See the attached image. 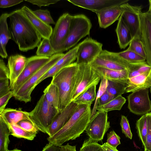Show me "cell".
<instances>
[{
  "label": "cell",
  "mask_w": 151,
  "mask_h": 151,
  "mask_svg": "<svg viewBox=\"0 0 151 151\" xmlns=\"http://www.w3.org/2000/svg\"><path fill=\"white\" fill-rule=\"evenodd\" d=\"M17 124L25 130L31 133L37 134L39 131L35 124L28 120H21Z\"/></svg>",
  "instance_id": "obj_42"
},
{
  "label": "cell",
  "mask_w": 151,
  "mask_h": 151,
  "mask_svg": "<svg viewBox=\"0 0 151 151\" xmlns=\"http://www.w3.org/2000/svg\"><path fill=\"white\" fill-rule=\"evenodd\" d=\"M50 57L33 56L27 58L24 70L11 90L14 94L22 85L42 68L50 60Z\"/></svg>",
  "instance_id": "obj_12"
},
{
  "label": "cell",
  "mask_w": 151,
  "mask_h": 151,
  "mask_svg": "<svg viewBox=\"0 0 151 151\" xmlns=\"http://www.w3.org/2000/svg\"><path fill=\"white\" fill-rule=\"evenodd\" d=\"M91 27L90 20L85 15L73 16L69 33L62 47L61 53L69 50L81 39L89 35Z\"/></svg>",
  "instance_id": "obj_5"
},
{
  "label": "cell",
  "mask_w": 151,
  "mask_h": 151,
  "mask_svg": "<svg viewBox=\"0 0 151 151\" xmlns=\"http://www.w3.org/2000/svg\"><path fill=\"white\" fill-rule=\"evenodd\" d=\"M79 65L72 101L91 87L97 86L101 78L93 69L91 64Z\"/></svg>",
  "instance_id": "obj_7"
},
{
  "label": "cell",
  "mask_w": 151,
  "mask_h": 151,
  "mask_svg": "<svg viewBox=\"0 0 151 151\" xmlns=\"http://www.w3.org/2000/svg\"><path fill=\"white\" fill-rule=\"evenodd\" d=\"M115 53L125 64L129 66L128 70L135 64L146 61L145 58L128 48L126 50L115 52Z\"/></svg>",
  "instance_id": "obj_26"
},
{
  "label": "cell",
  "mask_w": 151,
  "mask_h": 151,
  "mask_svg": "<svg viewBox=\"0 0 151 151\" xmlns=\"http://www.w3.org/2000/svg\"><path fill=\"white\" fill-rule=\"evenodd\" d=\"M41 151H61V147L49 143L43 148Z\"/></svg>",
  "instance_id": "obj_50"
},
{
  "label": "cell",
  "mask_w": 151,
  "mask_h": 151,
  "mask_svg": "<svg viewBox=\"0 0 151 151\" xmlns=\"http://www.w3.org/2000/svg\"><path fill=\"white\" fill-rule=\"evenodd\" d=\"M23 0H0V7L6 8L12 6L22 2Z\"/></svg>",
  "instance_id": "obj_49"
},
{
  "label": "cell",
  "mask_w": 151,
  "mask_h": 151,
  "mask_svg": "<svg viewBox=\"0 0 151 151\" xmlns=\"http://www.w3.org/2000/svg\"><path fill=\"white\" fill-rule=\"evenodd\" d=\"M128 48L146 59V53L139 37L136 36L132 39Z\"/></svg>",
  "instance_id": "obj_35"
},
{
  "label": "cell",
  "mask_w": 151,
  "mask_h": 151,
  "mask_svg": "<svg viewBox=\"0 0 151 151\" xmlns=\"http://www.w3.org/2000/svg\"><path fill=\"white\" fill-rule=\"evenodd\" d=\"M120 137L113 130L107 134L106 143L110 146L116 148L121 144Z\"/></svg>",
  "instance_id": "obj_41"
},
{
  "label": "cell",
  "mask_w": 151,
  "mask_h": 151,
  "mask_svg": "<svg viewBox=\"0 0 151 151\" xmlns=\"http://www.w3.org/2000/svg\"><path fill=\"white\" fill-rule=\"evenodd\" d=\"M10 135L8 127L0 117V151H8L10 142L9 136Z\"/></svg>",
  "instance_id": "obj_31"
},
{
  "label": "cell",
  "mask_w": 151,
  "mask_h": 151,
  "mask_svg": "<svg viewBox=\"0 0 151 151\" xmlns=\"http://www.w3.org/2000/svg\"><path fill=\"white\" fill-rule=\"evenodd\" d=\"M9 78V71L4 60H0V79H8Z\"/></svg>",
  "instance_id": "obj_46"
},
{
  "label": "cell",
  "mask_w": 151,
  "mask_h": 151,
  "mask_svg": "<svg viewBox=\"0 0 151 151\" xmlns=\"http://www.w3.org/2000/svg\"><path fill=\"white\" fill-rule=\"evenodd\" d=\"M6 124L8 127L10 135L14 137L32 140L36 136V134L26 131L17 124Z\"/></svg>",
  "instance_id": "obj_30"
},
{
  "label": "cell",
  "mask_w": 151,
  "mask_h": 151,
  "mask_svg": "<svg viewBox=\"0 0 151 151\" xmlns=\"http://www.w3.org/2000/svg\"><path fill=\"white\" fill-rule=\"evenodd\" d=\"M101 147L104 151H119L116 148L110 146L106 142L101 145Z\"/></svg>",
  "instance_id": "obj_52"
},
{
  "label": "cell",
  "mask_w": 151,
  "mask_h": 151,
  "mask_svg": "<svg viewBox=\"0 0 151 151\" xmlns=\"http://www.w3.org/2000/svg\"><path fill=\"white\" fill-rule=\"evenodd\" d=\"M115 30L120 48L124 49L129 45L132 38L130 30L121 14Z\"/></svg>",
  "instance_id": "obj_25"
},
{
  "label": "cell",
  "mask_w": 151,
  "mask_h": 151,
  "mask_svg": "<svg viewBox=\"0 0 151 151\" xmlns=\"http://www.w3.org/2000/svg\"><path fill=\"white\" fill-rule=\"evenodd\" d=\"M96 85H94L91 87L76 98L73 101L77 105H91L96 98Z\"/></svg>",
  "instance_id": "obj_28"
},
{
  "label": "cell",
  "mask_w": 151,
  "mask_h": 151,
  "mask_svg": "<svg viewBox=\"0 0 151 151\" xmlns=\"http://www.w3.org/2000/svg\"><path fill=\"white\" fill-rule=\"evenodd\" d=\"M29 113L31 119L39 131L47 134L49 127L59 113L49 103L43 94L34 108Z\"/></svg>",
  "instance_id": "obj_4"
},
{
  "label": "cell",
  "mask_w": 151,
  "mask_h": 151,
  "mask_svg": "<svg viewBox=\"0 0 151 151\" xmlns=\"http://www.w3.org/2000/svg\"><path fill=\"white\" fill-rule=\"evenodd\" d=\"M25 1L29 2L32 4L41 7L42 6H47L51 4H55L60 0H25Z\"/></svg>",
  "instance_id": "obj_47"
},
{
  "label": "cell",
  "mask_w": 151,
  "mask_h": 151,
  "mask_svg": "<svg viewBox=\"0 0 151 151\" xmlns=\"http://www.w3.org/2000/svg\"><path fill=\"white\" fill-rule=\"evenodd\" d=\"M101 147V145L89 138L83 142L79 151H97Z\"/></svg>",
  "instance_id": "obj_39"
},
{
  "label": "cell",
  "mask_w": 151,
  "mask_h": 151,
  "mask_svg": "<svg viewBox=\"0 0 151 151\" xmlns=\"http://www.w3.org/2000/svg\"><path fill=\"white\" fill-rule=\"evenodd\" d=\"M123 17L131 32L132 39L140 37V16L142 12L141 6H132L128 2L120 6Z\"/></svg>",
  "instance_id": "obj_13"
},
{
  "label": "cell",
  "mask_w": 151,
  "mask_h": 151,
  "mask_svg": "<svg viewBox=\"0 0 151 151\" xmlns=\"http://www.w3.org/2000/svg\"><path fill=\"white\" fill-rule=\"evenodd\" d=\"M91 104L77 105L70 118L59 131L47 139L49 143L61 147L65 142L75 139L85 130L91 115Z\"/></svg>",
  "instance_id": "obj_2"
},
{
  "label": "cell",
  "mask_w": 151,
  "mask_h": 151,
  "mask_svg": "<svg viewBox=\"0 0 151 151\" xmlns=\"http://www.w3.org/2000/svg\"><path fill=\"white\" fill-rule=\"evenodd\" d=\"M63 53H56L50 57L49 60L27 80L14 94L13 97L18 101L25 103L31 100V93L40 79L64 55Z\"/></svg>",
  "instance_id": "obj_6"
},
{
  "label": "cell",
  "mask_w": 151,
  "mask_h": 151,
  "mask_svg": "<svg viewBox=\"0 0 151 151\" xmlns=\"http://www.w3.org/2000/svg\"><path fill=\"white\" fill-rule=\"evenodd\" d=\"M151 87V69L140 75L129 78L125 93L133 92Z\"/></svg>",
  "instance_id": "obj_20"
},
{
  "label": "cell",
  "mask_w": 151,
  "mask_h": 151,
  "mask_svg": "<svg viewBox=\"0 0 151 151\" xmlns=\"http://www.w3.org/2000/svg\"><path fill=\"white\" fill-rule=\"evenodd\" d=\"M72 4L96 13L127 3L129 0H68Z\"/></svg>",
  "instance_id": "obj_16"
},
{
  "label": "cell",
  "mask_w": 151,
  "mask_h": 151,
  "mask_svg": "<svg viewBox=\"0 0 151 151\" xmlns=\"http://www.w3.org/2000/svg\"><path fill=\"white\" fill-rule=\"evenodd\" d=\"M95 13L97 16L99 27L106 28L118 20L122 12L120 6H116Z\"/></svg>",
  "instance_id": "obj_22"
},
{
  "label": "cell",
  "mask_w": 151,
  "mask_h": 151,
  "mask_svg": "<svg viewBox=\"0 0 151 151\" xmlns=\"http://www.w3.org/2000/svg\"><path fill=\"white\" fill-rule=\"evenodd\" d=\"M0 117L7 124H17L23 120H28L33 123L30 117L29 112L22 111L21 108L6 109L0 114Z\"/></svg>",
  "instance_id": "obj_23"
},
{
  "label": "cell",
  "mask_w": 151,
  "mask_h": 151,
  "mask_svg": "<svg viewBox=\"0 0 151 151\" xmlns=\"http://www.w3.org/2000/svg\"><path fill=\"white\" fill-rule=\"evenodd\" d=\"M97 151H104L102 150L101 147V148H100L99 150H98Z\"/></svg>",
  "instance_id": "obj_55"
},
{
  "label": "cell",
  "mask_w": 151,
  "mask_h": 151,
  "mask_svg": "<svg viewBox=\"0 0 151 151\" xmlns=\"http://www.w3.org/2000/svg\"><path fill=\"white\" fill-rule=\"evenodd\" d=\"M138 135L145 147L148 126L147 115H143L138 119L136 124Z\"/></svg>",
  "instance_id": "obj_32"
},
{
  "label": "cell",
  "mask_w": 151,
  "mask_h": 151,
  "mask_svg": "<svg viewBox=\"0 0 151 151\" xmlns=\"http://www.w3.org/2000/svg\"><path fill=\"white\" fill-rule=\"evenodd\" d=\"M91 66L116 70H128L129 66L115 52L102 50L99 55L91 64Z\"/></svg>",
  "instance_id": "obj_14"
},
{
  "label": "cell",
  "mask_w": 151,
  "mask_h": 151,
  "mask_svg": "<svg viewBox=\"0 0 151 151\" xmlns=\"http://www.w3.org/2000/svg\"><path fill=\"white\" fill-rule=\"evenodd\" d=\"M151 69L150 67L146 61L134 65L128 70V78H131L140 75Z\"/></svg>",
  "instance_id": "obj_36"
},
{
  "label": "cell",
  "mask_w": 151,
  "mask_h": 151,
  "mask_svg": "<svg viewBox=\"0 0 151 151\" xmlns=\"http://www.w3.org/2000/svg\"><path fill=\"white\" fill-rule=\"evenodd\" d=\"M120 125L122 132L127 137L132 139V134L131 131L129 121L127 117L123 115L121 116Z\"/></svg>",
  "instance_id": "obj_40"
},
{
  "label": "cell",
  "mask_w": 151,
  "mask_h": 151,
  "mask_svg": "<svg viewBox=\"0 0 151 151\" xmlns=\"http://www.w3.org/2000/svg\"><path fill=\"white\" fill-rule=\"evenodd\" d=\"M8 151H22L20 150H19L17 149H14L9 150Z\"/></svg>",
  "instance_id": "obj_54"
},
{
  "label": "cell",
  "mask_w": 151,
  "mask_h": 151,
  "mask_svg": "<svg viewBox=\"0 0 151 151\" xmlns=\"http://www.w3.org/2000/svg\"><path fill=\"white\" fill-rule=\"evenodd\" d=\"M91 66L94 70L99 76L101 79L104 78L108 81L122 83L126 84L129 82L127 70H116Z\"/></svg>",
  "instance_id": "obj_21"
},
{
  "label": "cell",
  "mask_w": 151,
  "mask_h": 151,
  "mask_svg": "<svg viewBox=\"0 0 151 151\" xmlns=\"http://www.w3.org/2000/svg\"><path fill=\"white\" fill-rule=\"evenodd\" d=\"M73 16L68 13L63 14L55 24L49 40L55 53H61L62 47L69 33Z\"/></svg>",
  "instance_id": "obj_8"
},
{
  "label": "cell",
  "mask_w": 151,
  "mask_h": 151,
  "mask_svg": "<svg viewBox=\"0 0 151 151\" xmlns=\"http://www.w3.org/2000/svg\"><path fill=\"white\" fill-rule=\"evenodd\" d=\"M128 107L132 113L138 115H143L151 111V101L148 88L132 92L127 97Z\"/></svg>",
  "instance_id": "obj_11"
},
{
  "label": "cell",
  "mask_w": 151,
  "mask_h": 151,
  "mask_svg": "<svg viewBox=\"0 0 151 151\" xmlns=\"http://www.w3.org/2000/svg\"><path fill=\"white\" fill-rule=\"evenodd\" d=\"M78 46L76 62L78 65L91 64L103 50L102 44L90 37H87Z\"/></svg>",
  "instance_id": "obj_10"
},
{
  "label": "cell",
  "mask_w": 151,
  "mask_h": 151,
  "mask_svg": "<svg viewBox=\"0 0 151 151\" xmlns=\"http://www.w3.org/2000/svg\"><path fill=\"white\" fill-rule=\"evenodd\" d=\"M9 14H2L0 17V55L3 58L8 56L6 46L9 40L12 39V35L7 23Z\"/></svg>",
  "instance_id": "obj_24"
},
{
  "label": "cell",
  "mask_w": 151,
  "mask_h": 151,
  "mask_svg": "<svg viewBox=\"0 0 151 151\" xmlns=\"http://www.w3.org/2000/svg\"><path fill=\"white\" fill-rule=\"evenodd\" d=\"M126 101L122 95L119 96L107 104L102 106H97L96 110L108 112L113 110H120Z\"/></svg>",
  "instance_id": "obj_29"
},
{
  "label": "cell",
  "mask_w": 151,
  "mask_h": 151,
  "mask_svg": "<svg viewBox=\"0 0 151 151\" xmlns=\"http://www.w3.org/2000/svg\"><path fill=\"white\" fill-rule=\"evenodd\" d=\"M108 119L107 112L100 111H96L90 120L85 130L90 139L97 142L102 141L110 127Z\"/></svg>",
  "instance_id": "obj_9"
},
{
  "label": "cell",
  "mask_w": 151,
  "mask_h": 151,
  "mask_svg": "<svg viewBox=\"0 0 151 151\" xmlns=\"http://www.w3.org/2000/svg\"><path fill=\"white\" fill-rule=\"evenodd\" d=\"M21 9L23 14L42 38L49 39L53 30L52 27L41 20L33 11L27 6H24Z\"/></svg>",
  "instance_id": "obj_18"
},
{
  "label": "cell",
  "mask_w": 151,
  "mask_h": 151,
  "mask_svg": "<svg viewBox=\"0 0 151 151\" xmlns=\"http://www.w3.org/2000/svg\"><path fill=\"white\" fill-rule=\"evenodd\" d=\"M147 121L148 129L145 150L151 151V115L150 113L146 114Z\"/></svg>",
  "instance_id": "obj_43"
},
{
  "label": "cell",
  "mask_w": 151,
  "mask_h": 151,
  "mask_svg": "<svg viewBox=\"0 0 151 151\" xmlns=\"http://www.w3.org/2000/svg\"><path fill=\"white\" fill-rule=\"evenodd\" d=\"M9 79H0V97L11 91Z\"/></svg>",
  "instance_id": "obj_44"
},
{
  "label": "cell",
  "mask_w": 151,
  "mask_h": 151,
  "mask_svg": "<svg viewBox=\"0 0 151 151\" xmlns=\"http://www.w3.org/2000/svg\"><path fill=\"white\" fill-rule=\"evenodd\" d=\"M144 151H146L144 150Z\"/></svg>",
  "instance_id": "obj_58"
},
{
  "label": "cell",
  "mask_w": 151,
  "mask_h": 151,
  "mask_svg": "<svg viewBox=\"0 0 151 151\" xmlns=\"http://www.w3.org/2000/svg\"><path fill=\"white\" fill-rule=\"evenodd\" d=\"M149 7L148 11L151 13V0H149Z\"/></svg>",
  "instance_id": "obj_53"
},
{
  "label": "cell",
  "mask_w": 151,
  "mask_h": 151,
  "mask_svg": "<svg viewBox=\"0 0 151 151\" xmlns=\"http://www.w3.org/2000/svg\"><path fill=\"white\" fill-rule=\"evenodd\" d=\"M46 99L60 113L61 111L60 99L56 86L51 82L43 91Z\"/></svg>",
  "instance_id": "obj_27"
},
{
  "label": "cell",
  "mask_w": 151,
  "mask_h": 151,
  "mask_svg": "<svg viewBox=\"0 0 151 151\" xmlns=\"http://www.w3.org/2000/svg\"><path fill=\"white\" fill-rule=\"evenodd\" d=\"M13 92L11 91L7 94L0 97V114L5 109V108L9 100L12 97H13Z\"/></svg>",
  "instance_id": "obj_45"
},
{
  "label": "cell",
  "mask_w": 151,
  "mask_h": 151,
  "mask_svg": "<svg viewBox=\"0 0 151 151\" xmlns=\"http://www.w3.org/2000/svg\"><path fill=\"white\" fill-rule=\"evenodd\" d=\"M150 92L151 93V87L150 88Z\"/></svg>",
  "instance_id": "obj_56"
},
{
  "label": "cell",
  "mask_w": 151,
  "mask_h": 151,
  "mask_svg": "<svg viewBox=\"0 0 151 151\" xmlns=\"http://www.w3.org/2000/svg\"><path fill=\"white\" fill-rule=\"evenodd\" d=\"M12 40L20 51L27 52L37 47L42 37L23 14L21 9L9 14Z\"/></svg>",
  "instance_id": "obj_1"
},
{
  "label": "cell",
  "mask_w": 151,
  "mask_h": 151,
  "mask_svg": "<svg viewBox=\"0 0 151 151\" xmlns=\"http://www.w3.org/2000/svg\"><path fill=\"white\" fill-rule=\"evenodd\" d=\"M127 84L122 83L108 81L106 91L115 98L125 93Z\"/></svg>",
  "instance_id": "obj_34"
},
{
  "label": "cell",
  "mask_w": 151,
  "mask_h": 151,
  "mask_svg": "<svg viewBox=\"0 0 151 151\" xmlns=\"http://www.w3.org/2000/svg\"><path fill=\"white\" fill-rule=\"evenodd\" d=\"M115 98L106 91L98 100V105L102 106L105 105Z\"/></svg>",
  "instance_id": "obj_48"
},
{
  "label": "cell",
  "mask_w": 151,
  "mask_h": 151,
  "mask_svg": "<svg viewBox=\"0 0 151 151\" xmlns=\"http://www.w3.org/2000/svg\"><path fill=\"white\" fill-rule=\"evenodd\" d=\"M60 147L61 151H77L76 146L70 145L68 143Z\"/></svg>",
  "instance_id": "obj_51"
},
{
  "label": "cell",
  "mask_w": 151,
  "mask_h": 151,
  "mask_svg": "<svg viewBox=\"0 0 151 151\" xmlns=\"http://www.w3.org/2000/svg\"><path fill=\"white\" fill-rule=\"evenodd\" d=\"M27 58L21 55H11L7 65L9 71V83L11 90L25 68Z\"/></svg>",
  "instance_id": "obj_19"
},
{
  "label": "cell",
  "mask_w": 151,
  "mask_h": 151,
  "mask_svg": "<svg viewBox=\"0 0 151 151\" xmlns=\"http://www.w3.org/2000/svg\"><path fill=\"white\" fill-rule=\"evenodd\" d=\"M149 113H150V115H151V112H149Z\"/></svg>",
  "instance_id": "obj_57"
},
{
  "label": "cell",
  "mask_w": 151,
  "mask_h": 151,
  "mask_svg": "<svg viewBox=\"0 0 151 151\" xmlns=\"http://www.w3.org/2000/svg\"><path fill=\"white\" fill-rule=\"evenodd\" d=\"M140 38L146 55V61L151 67V13L148 10L140 16Z\"/></svg>",
  "instance_id": "obj_15"
},
{
  "label": "cell",
  "mask_w": 151,
  "mask_h": 151,
  "mask_svg": "<svg viewBox=\"0 0 151 151\" xmlns=\"http://www.w3.org/2000/svg\"><path fill=\"white\" fill-rule=\"evenodd\" d=\"M77 105L73 101L61 110L55 117L47 129V134L49 136H52L64 126L70 118Z\"/></svg>",
  "instance_id": "obj_17"
},
{
  "label": "cell",
  "mask_w": 151,
  "mask_h": 151,
  "mask_svg": "<svg viewBox=\"0 0 151 151\" xmlns=\"http://www.w3.org/2000/svg\"><path fill=\"white\" fill-rule=\"evenodd\" d=\"M101 83L96 94L95 102L91 111L90 119L94 116L97 111L96 108L98 106V100L99 99L106 91L108 85V80L104 78H101Z\"/></svg>",
  "instance_id": "obj_37"
},
{
  "label": "cell",
  "mask_w": 151,
  "mask_h": 151,
  "mask_svg": "<svg viewBox=\"0 0 151 151\" xmlns=\"http://www.w3.org/2000/svg\"><path fill=\"white\" fill-rule=\"evenodd\" d=\"M55 53L50 40L43 38L37 47L36 54L37 55L50 57Z\"/></svg>",
  "instance_id": "obj_33"
},
{
  "label": "cell",
  "mask_w": 151,
  "mask_h": 151,
  "mask_svg": "<svg viewBox=\"0 0 151 151\" xmlns=\"http://www.w3.org/2000/svg\"><path fill=\"white\" fill-rule=\"evenodd\" d=\"M34 13L46 24H55L56 23L52 17L50 12L47 9H37L33 11Z\"/></svg>",
  "instance_id": "obj_38"
},
{
  "label": "cell",
  "mask_w": 151,
  "mask_h": 151,
  "mask_svg": "<svg viewBox=\"0 0 151 151\" xmlns=\"http://www.w3.org/2000/svg\"><path fill=\"white\" fill-rule=\"evenodd\" d=\"M79 65L76 62L63 68L52 77L51 82L57 87L61 110L72 101Z\"/></svg>",
  "instance_id": "obj_3"
}]
</instances>
